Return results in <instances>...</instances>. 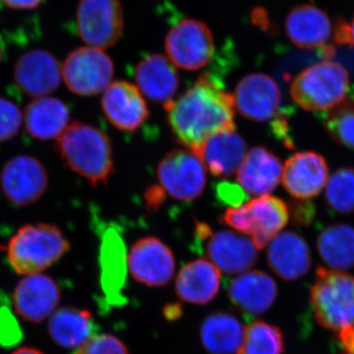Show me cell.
Returning a JSON list of instances; mask_svg holds the SVG:
<instances>
[{"label": "cell", "instance_id": "6da1fadb", "mask_svg": "<svg viewBox=\"0 0 354 354\" xmlns=\"http://www.w3.org/2000/svg\"><path fill=\"white\" fill-rule=\"evenodd\" d=\"M164 106L174 138L193 153L215 135L236 129L234 95L211 73L203 74L178 99Z\"/></svg>", "mask_w": 354, "mask_h": 354}, {"label": "cell", "instance_id": "7a4b0ae2", "mask_svg": "<svg viewBox=\"0 0 354 354\" xmlns=\"http://www.w3.org/2000/svg\"><path fill=\"white\" fill-rule=\"evenodd\" d=\"M55 147L65 165L93 187L108 183L114 172L111 140L92 125L72 123L57 137Z\"/></svg>", "mask_w": 354, "mask_h": 354}, {"label": "cell", "instance_id": "3957f363", "mask_svg": "<svg viewBox=\"0 0 354 354\" xmlns=\"http://www.w3.org/2000/svg\"><path fill=\"white\" fill-rule=\"evenodd\" d=\"M69 242L62 230L50 223L21 227L7 243L9 264L23 276L39 274L68 252Z\"/></svg>", "mask_w": 354, "mask_h": 354}, {"label": "cell", "instance_id": "277c9868", "mask_svg": "<svg viewBox=\"0 0 354 354\" xmlns=\"http://www.w3.org/2000/svg\"><path fill=\"white\" fill-rule=\"evenodd\" d=\"M348 88V70L326 59L300 72L291 83L290 95L305 111H327L344 102Z\"/></svg>", "mask_w": 354, "mask_h": 354}, {"label": "cell", "instance_id": "5b68a950", "mask_svg": "<svg viewBox=\"0 0 354 354\" xmlns=\"http://www.w3.org/2000/svg\"><path fill=\"white\" fill-rule=\"evenodd\" d=\"M310 300L319 325L337 333L354 326V276L319 268L310 290Z\"/></svg>", "mask_w": 354, "mask_h": 354}, {"label": "cell", "instance_id": "8992f818", "mask_svg": "<svg viewBox=\"0 0 354 354\" xmlns=\"http://www.w3.org/2000/svg\"><path fill=\"white\" fill-rule=\"evenodd\" d=\"M290 220L288 205L279 198L263 195L236 208H228L221 221L242 234L251 236L256 248H265Z\"/></svg>", "mask_w": 354, "mask_h": 354}, {"label": "cell", "instance_id": "52a82bcc", "mask_svg": "<svg viewBox=\"0 0 354 354\" xmlns=\"http://www.w3.org/2000/svg\"><path fill=\"white\" fill-rule=\"evenodd\" d=\"M165 51L172 64L187 71H196L213 58L215 39L202 21L183 19L169 30Z\"/></svg>", "mask_w": 354, "mask_h": 354}, {"label": "cell", "instance_id": "ba28073f", "mask_svg": "<svg viewBox=\"0 0 354 354\" xmlns=\"http://www.w3.org/2000/svg\"><path fill=\"white\" fill-rule=\"evenodd\" d=\"M65 85L75 95L91 97L104 92L114 75L113 60L100 48L85 46L72 51L62 67Z\"/></svg>", "mask_w": 354, "mask_h": 354}, {"label": "cell", "instance_id": "9c48e42d", "mask_svg": "<svg viewBox=\"0 0 354 354\" xmlns=\"http://www.w3.org/2000/svg\"><path fill=\"white\" fill-rule=\"evenodd\" d=\"M79 36L92 48H111L120 41L124 14L120 0H81L76 14Z\"/></svg>", "mask_w": 354, "mask_h": 354}, {"label": "cell", "instance_id": "30bf717a", "mask_svg": "<svg viewBox=\"0 0 354 354\" xmlns=\"http://www.w3.org/2000/svg\"><path fill=\"white\" fill-rule=\"evenodd\" d=\"M158 178L169 196L179 201H192L205 189L206 169L192 151L174 150L158 164Z\"/></svg>", "mask_w": 354, "mask_h": 354}, {"label": "cell", "instance_id": "8fae6325", "mask_svg": "<svg viewBox=\"0 0 354 354\" xmlns=\"http://www.w3.org/2000/svg\"><path fill=\"white\" fill-rule=\"evenodd\" d=\"M48 177L43 164L31 156H18L6 162L0 176L4 196L16 206L34 204L48 188Z\"/></svg>", "mask_w": 354, "mask_h": 354}, {"label": "cell", "instance_id": "7c38bea8", "mask_svg": "<svg viewBox=\"0 0 354 354\" xmlns=\"http://www.w3.org/2000/svg\"><path fill=\"white\" fill-rule=\"evenodd\" d=\"M133 278L149 286L167 285L176 270V260L169 247L157 237L146 236L133 244L128 255Z\"/></svg>", "mask_w": 354, "mask_h": 354}, {"label": "cell", "instance_id": "4fadbf2b", "mask_svg": "<svg viewBox=\"0 0 354 354\" xmlns=\"http://www.w3.org/2000/svg\"><path fill=\"white\" fill-rule=\"evenodd\" d=\"M62 67L57 58L44 50L24 53L14 67V81L28 97H39L55 92L62 82Z\"/></svg>", "mask_w": 354, "mask_h": 354}, {"label": "cell", "instance_id": "5bb4252c", "mask_svg": "<svg viewBox=\"0 0 354 354\" xmlns=\"http://www.w3.org/2000/svg\"><path fill=\"white\" fill-rule=\"evenodd\" d=\"M234 108L248 120H269L281 102V93L276 81L264 73L249 74L235 88Z\"/></svg>", "mask_w": 354, "mask_h": 354}, {"label": "cell", "instance_id": "9a60e30c", "mask_svg": "<svg viewBox=\"0 0 354 354\" xmlns=\"http://www.w3.org/2000/svg\"><path fill=\"white\" fill-rule=\"evenodd\" d=\"M102 108L109 123L124 132L136 131L150 115L139 88L125 81H116L106 88Z\"/></svg>", "mask_w": 354, "mask_h": 354}, {"label": "cell", "instance_id": "2e32d148", "mask_svg": "<svg viewBox=\"0 0 354 354\" xmlns=\"http://www.w3.org/2000/svg\"><path fill=\"white\" fill-rule=\"evenodd\" d=\"M328 176L329 167L325 158L314 152H300L286 160L281 181L291 196L308 200L320 194Z\"/></svg>", "mask_w": 354, "mask_h": 354}, {"label": "cell", "instance_id": "e0dca14e", "mask_svg": "<svg viewBox=\"0 0 354 354\" xmlns=\"http://www.w3.org/2000/svg\"><path fill=\"white\" fill-rule=\"evenodd\" d=\"M100 264L106 301L111 306L124 305L127 297L123 288L127 283L128 258L127 246L116 228H106L102 235Z\"/></svg>", "mask_w": 354, "mask_h": 354}, {"label": "cell", "instance_id": "ac0fdd59", "mask_svg": "<svg viewBox=\"0 0 354 354\" xmlns=\"http://www.w3.org/2000/svg\"><path fill=\"white\" fill-rule=\"evenodd\" d=\"M59 300L60 290L57 283L41 274L26 277L13 293L16 314L30 323L43 322L55 311Z\"/></svg>", "mask_w": 354, "mask_h": 354}, {"label": "cell", "instance_id": "d6986e66", "mask_svg": "<svg viewBox=\"0 0 354 354\" xmlns=\"http://www.w3.org/2000/svg\"><path fill=\"white\" fill-rule=\"evenodd\" d=\"M286 32L291 43L298 48H325L326 55L332 53L327 44L334 39V28L328 14L319 7L311 4L295 7L286 17Z\"/></svg>", "mask_w": 354, "mask_h": 354}, {"label": "cell", "instance_id": "ffe728a7", "mask_svg": "<svg viewBox=\"0 0 354 354\" xmlns=\"http://www.w3.org/2000/svg\"><path fill=\"white\" fill-rule=\"evenodd\" d=\"M207 239V255L218 270L227 274L249 271L257 261L258 249L252 241L232 230L211 232Z\"/></svg>", "mask_w": 354, "mask_h": 354}, {"label": "cell", "instance_id": "44dd1931", "mask_svg": "<svg viewBox=\"0 0 354 354\" xmlns=\"http://www.w3.org/2000/svg\"><path fill=\"white\" fill-rule=\"evenodd\" d=\"M227 291L235 308L246 315L256 316L265 313L274 304L278 286L267 272L249 270L236 277Z\"/></svg>", "mask_w": 354, "mask_h": 354}, {"label": "cell", "instance_id": "7402d4cb", "mask_svg": "<svg viewBox=\"0 0 354 354\" xmlns=\"http://www.w3.org/2000/svg\"><path fill=\"white\" fill-rule=\"evenodd\" d=\"M237 181L247 194L269 195L278 187L283 176L279 158L264 147H254L246 153L236 172Z\"/></svg>", "mask_w": 354, "mask_h": 354}, {"label": "cell", "instance_id": "603a6c76", "mask_svg": "<svg viewBox=\"0 0 354 354\" xmlns=\"http://www.w3.org/2000/svg\"><path fill=\"white\" fill-rule=\"evenodd\" d=\"M268 245V263L279 278L293 281L304 277L311 268V251L301 235L281 232Z\"/></svg>", "mask_w": 354, "mask_h": 354}, {"label": "cell", "instance_id": "cb8c5ba5", "mask_svg": "<svg viewBox=\"0 0 354 354\" xmlns=\"http://www.w3.org/2000/svg\"><path fill=\"white\" fill-rule=\"evenodd\" d=\"M134 79L140 92L157 104L171 101L179 87L176 67L162 55L144 57L135 67Z\"/></svg>", "mask_w": 354, "mask_h": 354}, {"label": "cell", "instance_id": "d4e9b609", "mask_svg": "<svg viewBox=\"0 0 354 354\" xmlns=\"http://www.w3.org/2000/svg\"><path fill=\"white\" fill-rule=\"evenodd\" d=\"M195 153L214 176L228 177L241 167L247 145L236 129L230 130L209 138Z\"/></svg>", "mask_w": 354, "mask_h": 354}, {"label": "cell", "instance_id": "484cf974", "mask_svg": "<svg viewBox=\"0 0 354 354\" xmlns=\"http://www.w3.org/2000/svg\"><path fill=\"white\" fill-rule=\"evenodd\" d=\"M221 272L207 259L187 263L177 274L176 290L183 301L193 304H207L220 290Z\"/></svg>", "mask_w": 354, "mask_h": 354}, {"label": "cell", "instance_id": "4316f807", "mask_svg": "<svg viewBox=\"0 0 354 354\" xmlns=\"http://www.w3.org/2000/svg\"><path fill=\"white\" fill-rule=\"evenodd\" d=\"M23 118L28 134L46 141L57 139L68 127L69 109L55 97H39L26 108Z\"/></svg>", "mask_w": 354, "mask_h": 354}, {"label": "cell", "instance_id": "83f0119b", "mask_svg": "<svg viewBox=\"0 0 354 354\" xmlns=\"http://www.w3.org/2000/svg\"><path fill=\"white\" fill-rule=\"evenodd\" d=\"M94 328L92 314L74 307L58 309L48 322L50 337L65 348H80L93 337Z\"/></svg>", "mask_w": 354, "mask_h": 354}, {"label": "cell", "instance_id": "f1b7e54d", "mask_svg": "<svg viewBox=\"0 0 354 354\" xmlns=\"http://www.w3.org/2000/svg\"><path fill=\"white\" fill-rule=\"evenodd\" d=\"M245 328L225 312L212 314L205 319L201 327V339L212 354H234L243 339Z\"/></svg>", "mask_w": 354, "mask_h": 354}, {"label": "cell", "instance_id": "f546056e", "mask_svg": "<svg viewBox=\"0 0 354 354\" xmlns=\"http://www.w3.org/2000/svg\"><path fill=\"white\" fill-rule=\"evenodd\" d=\"M317 248L330 270L351 269L354 267V227L339 223L325 228L319 235Z\"/></svg>", "mask_w": 354, "mask_h": 354}, {"label": "cell", "instance_id": "4dcf8cb0", "mask_svg": "<svg viewBox=\"0 0 354 354\" xmlns=\"http://www.w3.org/2000/svg\"><path fill=\"white\" fill-rule=\"evenodd\" d=\"M285 341L277 326L255 321L247 326L236 354H283Z\"/></svg>", "mask_w": 354, "mask_h": 354}, {"label": "cell", "instance_id": "1f68e13d", "mask_svg": "<svg viewBox=\"0 0 354 354\" xmlns=\"http://www.w3.org/2000/svg\"><path fill=\"white\" fill-rule=\"evenodd\" d=\"M326 200L333 209L341 214L354 213V169L344 167L328 179Z\"/></svg>", "mask_w": 354, "mask_h": 354}, {"label": "cell", "instance_id": "d6a6232c", "mask_svg": "<svg viewBox=\"0 0 354 354\" xmlns=\"http://www.w3.org/2000/svg\"><path fill=\"white\" fill-rule=\"evenodd\" d=\"M325 125L337 144L354 151V102H342L330 111Z\"/></svg>", "mask_w": 354, "mask_h": 354}, {"label": "cell", "instance_id": "836d02e7", "mask_svg": "<svg viewBox=\"0 0 354 354\" xmlns=\"http://www.w3.org/2000/svg\"><path fill=\"white\" fill-rule=\"evenodd\" d=\"M22 118L20 109L13 102L0 97V143L17 135Z\"/></svg>", "mask_w": 354, "mask_h": 354}, {"label": "cell", "instance_id": "e575fe53", "mask_svg": "<svg viewBox=\"0 0 354 354\" xmlns=\"http://www.w3.org/2000/svg\"><path fill=\"white\" fill-rule=\"evenodd\" d=\"M75 354H129L125 344L111 335H93Z\"/></svg>", "mask_w": 354, "mask_h": 354}, {"label": "cell", "instance_id": "d590c367", "mask_svg": "<svg viewBox=\"0 0 354 354\" xmlns=\"http://www.w3.org/2000/svg\"><path fill=\"white\" fill-rule=\"evenodd\" d=\"M216 196L220 201L232 206V208H236L245 203L247 195L241 186L234 183H221L216 186Z\"/></svg>", "mask_w": 354, "mask_h": 354}, {"label": "cell", "instance_id": "8d00e7d4", "mask_svg": "<svg viewBox=\"0 0 354 354\" xmlns=\"http://www.w3.org/2000/svg\"><path fill=\"white\" fill-rule=\"evenodd\" d=\"M19 333L17 324L8 312L0 314V342L2 344H9L17 342Z\"/></svg>", "mask_w": 354, "mask_h": 354}, {"label": "cell", "instance_id": "74e56055", "mask_svg": "<svg viewBox=\"0 0 354 354\" xmlns=\"http://www.w3.org/2000/svg\"><path fill=\"white\" fill-rule=\"evenodd\" d=\"M334 41L337 44H348L354 48V17L351 22L339 21L334 28Z\"/></svg>", "mask_w": 354, "mask_h": 354}, {"label": "cell", "instance_id": "f35d334b", "mask_svg": "<svg viewBox=\"0 0 354 354\" xmlns=\"http://www.w3.org/2000/svg\"><path fill=\"white\" fill-rule=\"evenodd\" d=\"M337 339L342 354H354V326L337 332Z\"/></svg>", "mask_w": 354, "mask_h": 354}, {"label": "cell", "instance_id": "ab89813d", "mask_svg": "<svg viewBox=\"0 0 354 354\" xmlns=\"http://www.w3.org/2000/svg\"><path fill=\"white\" fill-rule=\"evenodd\" d=\"M314 212H315V209H314L311 203L304 200L300 206H298V204L295 205V213H293L295 218H293V221L298 223V225H306L313 218Z\"/></svg>", "mask_w": 354, "mask_h": 354}, {"label": "cell", "instance_id": "60d3db41", "mask_svg": "<svg viewBox=\"0 0 354 354\" xmlns=\"http://www.w3.org/2000/svg\"><path fill=\"white\" fill-rule=\"evenodd\" d=\"M165 192L162 188L155 187L150 188L146 195L147 204L150 208L157 209L158 205L162 204L165 200Z\"/></svg>", "mask_w": 354, "mask_h": 354}, {"label": "cell", "instance_id": "b9f144b4", "mask_svg": "<svg viewBox=\"0 0 354 354\" xmlns=\"http://www.w3.org/2000/svg\"><path fill=\"white\" fill-rule=\"evenodd\" d=\"M6 6L14 9H34L41 6L43 0H1Z\"/></svg>", "mask_w": 354, "mask_h": 354}, {"label": "cell", "instance_id": "7bdbcfd3", "mask_svg": "<svg viewBox=\"0 0 354 354\" xmlns=\"http://www.w3.org/2000/svg\"><path fill=\"white\" fill-rule=\"evenodd\" d=\"M12 354H44L39 349L32 348H22L14 351Z\"/></svg>", "mask_w": 354, "mask_h": 354}, {"label": "cell", "instance_id": "ee69618b", "mask_svg": "<svg viewBox=\"0 0 354 354\" xmlns=\"http://www.w3.org/2000/svg\"><path fill=\"white\" fill-rule=\"evenodd\" d=\"M2 57V46L1 44H0V60H1Z\"/></svg>", "mask_w": 354, "mask_h": 354}]
</instances>
